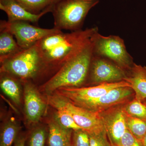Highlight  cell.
Instances as JSON below:
<instances>
[{
    "label": "cell",
    "mask_w": 146,
    "mask_h": 146,
    "mask_svg": "<svg viewBox=\"0 0 146 146\" xmlns=\"http://www.w3.org/2000/svg\"><path fill=\"white\" fill-rule=\"evenodd\" d=\"M22 49L10 32L0 28V62L16 54Z\"/></svg>",
    "instance_id": "obj_17"
},
{
    "label": "cell",
    "mask_w": 146,
    "mask_h": 146,
    "mask_svg": "<svg viewBox=\"0 0 146 146\" xmlns=\"http://www.w3.org/2000/svg\"><path fill=\"white\" fill-rule=\"evenodd\" d=\"M127 72L111 60L93 55L87 81L96 85L125 81ZM87 82V81H86Z\"/></svg>",
    "instance_id": "obj_9"
},
{
    "label": "cell",
    "mask_w": 146,
    "mask_h": 146,
    "mask_svg": "<svg viewBox=\"0 0 146 146\" xmlns=\"http://www.w3.org/2000/svg\"><path fill=\"white\" fill-rule=\"evenodd\" d=\"M143 102L144 103V104H145V105L146 106V99L145 100H144Z\"/></svg>",
    "instance_id": "obj_29"
},
{
    "label": "cell",
    "mask_w": 146,
    "mask_h": 146,
    "mask_svg": "<svg viewBox=\"0 0 146 146\" xmlns=\"http://www.w3.org/2000/svg\"><path fill=\"white\" fill-rule=\"evenodd\" d=\"M94 54L111 60L127 72L134 63L133 58L128 52L123 39L117 35L104 36L95 33L91 38Z\"/></svg>",
    "instance_id": "obj_5"
},
{
    "label": "cell",
    "mask_w": 146,
    "mask_h": 146,
    "mask_svg": "<svg viewBox=\"0 0 146 146\" xmlns=\"http://www.w3.org/2000/svg\"><path fill=\"white\" fill-rule=\"evenodd\" d=\"M48 130L49 146H70L72 130L62 127L55 118L50 120Z\"/></svg>",
    "instance_id": "obj_15"
},
{
    "label": "cell",
    "mask_w": 146,
    "mask_h": 146,
    "mask_svg": "<svg viewBox=\"0 0 146 146\" xmlns=\"http://www.w3.org/2000/svg\"><path fill=\"white\" fill-rule=\"evenodd\" d=\"M125 115L127 129L141 142L146 134V121Z\"/></svg>",
    "instance_id": "obj_21"
},
{
    "label": "cell",
    "mask_w": 146,
    "mask_h": 146,
    "mask_svg": "<svg viewBox=\"0 0 146 146\" xmlns=\"http://www.w3.org/2000/svg\"><path fill=\"white\" fill-rule=\"evenodd\" d=\"M70 146H72V144H71V145Z\"/></svg>",
    "instance_id": "obj_31"
},
{
    "label": "cell",
    "mask_w": 146,
    "mask_h": 146,
    "mask_svg": "<svg viewBox=\"0 0 146 146\" xmlns=\"http://www.w3.org/2000/svg\"><path fill=\"white\" fill-rule=\"evenodd\" d=\"M100 0H60L53 6V28L62 31L82 30L89 11Z\"/></svg>",
    "instance_id": "obj_4"
},
{
    "label": "cell",
    "mask_w": 146,
    "mask_h": 146,
    "mask_svg": "<svg viewBox=\"0 0 146 146\" xmlns=\"http://www.w3.org/2000/svg\"><path fill=\"white\" fill-rule=\"evenodd\" d=\"M55 109L56 112L55 118L62 127L73 131L82 129L77 124L72 115L66 110L60 108Z\"/></svg>",
    "instance_id": "obj_22"
},
{
    "label": "cell",
    "mask_w": 146,
    "mask_h": 146,
    "mask_svg": "<svg viewBox=\"0 0 146 146\" xmlns=\"http://www.w3.org/2000/svg\"><path fill=\"white\" fill-rule=\"evenodd\" d=\"M142 146H146V134L141 141Z\"/></svg>",
    "instance_id": "obj_28"
},
{
    "label": "cell",
    "mask_w": 146,
    "mask_h": 146,
    "mask_svg": "<svg viewBox=\"0 0 146 146\" xmlns=\"http://www.w3.org/2000/svg\"><path fill=\"white\" fill-rule=\"evenodd\" d=\"M20 127L13 118L3 125L0 135V146H12L18 136Z\"/></svg>",
    "instance_id": "obj_18"
},
{
    "label": "cell",
    "mask_w": 146,
    "mask_h": 146,
    "mask_svg": "<svg viewBox=\"0 0 146 146\" xmlns=\"http://www.w3.org/2000/svg\"><path fill=\"white\" fill-rule=\"evenodd\" d=\"M112 146H116V145H112Z\"/></svg>",
    "instance_id": "obj_30"
},
{
    "label": "cell",
    "mask_w": 146,
    "mask_h": 146,
    "mask_svg": "<svg viewBox=\"0 0 146 146\" xmlns=\"http://www.w3.org/2000/svg\"><path fill=\"white\" fill-rule=\"evenodd\" d=\"M135 94L130 86H123L112 89L94 101L84 106L83 108L94 112H103L131 100Z\"/></svg>",
    "instance_id": "obj_11"
},
{
    "label": "cell",
    "mask_w": 146,
    "mask_h": 146,
    "mask_svg": "<svg viewBox=\"0 0 146 146\" xmlns=\"http://www.w3.org/2000/svg\"><path fill=\"white\" fill-rule=\"evenodd\" d=\"M49 104L54 108H62L69 112L77 124L89 134L104 131V125L100 113L77 106L55 94L48 97Z\"/></svg>",
    "instance_id": "obj_6"
},
{
    "label": "cell",
    "mask_w": 146,
    "mask_h": 146,
    "mask_svg": "<svg viewBox=\"0 0 146 146\" xmlns=\"http://www.w3.org/2000/svg\"><path fill=\"white\" fill-rule=\"evenodd\" d=\"M130 86L125 81L105 83L86 87H63L58 89L55 94L63 97L73 104L83 107L94 101L114 88Z\"/></svg>",
    "instance_id": "obj_7"
},
{
    "label": "cell",
    "mask_w": 146,
    "mask_h": 146,
    "mask_svg": "<svg viewBox=\"0 0 146 146\" xmlns=\"http://www.w3.org/2000/svg\"><path fill=\"white\" fill-rule=\"evenodd\" d=\"M0 86L5 94L17 105L21 103L20 81H22L8 73L1 72Z\"/></svg>",
    "instance_id": "obj_16"
},
{
    "label": "cell",
    "mask_w": 146,
    "mask_h": 146,
    "mask_svg": "<svg viewBox=\"0 0 146 146\" xmlns=\"http://www.w3.org/2000/svg\"><path fill=\"white\" fill-rule=\"evenodd\" d=\"M24 91L25 113L27 121L31 124L36 123L44 113L46 104L31 82H24Z\"/></svg>",
    "instance_id": "obj_12"
},
{
    "label": "cell",
    "mask_w": 146,
    "mask_h": 146,
    "mask_svg": "<svg viewBox=\"0 0 146 146\" xmlns=\"http://www.w3.org/2000/svg\"><path fill=\"white\" fill-rule=\"evenodd\" d=\"M0 9L7 15L9 22L22 21L36 23L46 13L51 12L52 8L49 9L39 14L29 12L16 0H0Z\"/></svg>",
    "instance_id": "obj_13"
},
{
    "label": "cell",
    "mask_w": 146,
    "mask_h": 146,
    "mask_svg": "<svg viewBox=\"0 0 146 146\" xmlns=\"http://www.w3.org/2000/svg\"><path fill=\"white\" fill-rule=\"evenodd\" d=\"M91 146H112L106 131L95 134H89Z\"/></svg>",
    "instance_id": "obj_25"
},
{
    "label": "cell",
    "mask_w": 146,
    "mask_h": 146,
    "mask_svg": "<svg viewBox=\"0 0 146 146\" xmlns=\"http://www.w3.org/2000/svg\"><path fill=\"white\" fill-rule=\"evenodd\" d=\"M119 146H142L141 141L137 139L128 129L123 134Z\"/></svg>",
    "instance_id": "obj_26"
},
{
    "label": "cell",
    "mask_w": 146,
    "mask_h": 146,
    "mask_svg": "<svg viewBox=\"0 0 146 146\" xmlns=\"http://www.w3.org/2000/svg\"><path fill=\"white\" fill-rule=\"evenodd\" d=\"M123 108L127 115L146 121V106L135 97L123 105Z\"/></svg>",
    "instance_id": "obj_20"
},
{
    "label": "cell",
    "mask_w": 146,
    "mask_h": 146,
    "mask_svg": "<svg viewBox=\"0 0 146 146\" xmlns=\"http://www.w3.org/2000/svg\"><path fill=\"white\" fill-rule=\"evenodd\" d=\"M1 73H8L22 81H30L45 72V67L37 42L1 63Z\"/></svg>",
    "instance_id": "obj_3"
},
{
    "label": "cell",
    "mask_w": 146,
    "mask_h": 146,
    "mask_svg": "<svg viewBox=\"0 0 146 146\" xmlns=\"http://www.w3.org/2000/svg\"><path fill=\"white\" fill-rule=\"evenodd\" d=\"M123 105L100 113L105 130L112 146L119 145L121 138L127 129Z\"/></svg>",
    "instance_id": "obj_10"
},
{
    "label": "cell",
    "mask_w": 146,
    "mask_h": 146,
    "mask_svg": "<svg viewBox=\"0 0 146 146\" xmlns=\"http://www.w3.org/2000/svg\"><path fill=\"white\" fill-rule=\"evenodd\" d=\"M71 144L72 146H91L89 133L82 129L73 131Z\"/></svg>",
    "instance_id": "obj_24"
},
{
    "label": "cell",
    "mask_w": 146,
    "mask_h": 146,
    "mask_svg": "<svg viewBox=\"0 0 146 146\" xmlns=\"http://www.w3.org/2000/svg\"><path fill=\"white\" fill-rule=\"evenodd\" d=\"M46 136V131L44 127L36 128L31 133L29 146H45Z\"/></svg>",
    "instance_id": "obj_23"
},
{
    "label": "cell",
    "mask_w": 146,
    "mask_h": 146,
    "mask_svg": "<svg viewBox=\"0 0 146 146\" xmlns=\"http://www.w3.org/2000/svg\"><path fill=\"white\" fill-rule=\"evenodd\" d=\"M0 28L5 29L12 33L22 49L32 46L45 37L62 31L54 28H42L33 25L29 22L22 21L9 22L1 20Z\"/></svg>",
    "instance_id": "obj_8"
},
{
    "label": "cell",
    "mask_w": 146,
    "mask_h": 146,
    "mask_svg": "<svg viewBox=\"0 0 146 146\" xmlns=\"http://www.w3.org/2000/svg\"><path fill=\"white\" fill-rule=\"evenodd\" d=\"M26 137L24 135L18 136L14 143V146H25Z\"/></svg>",
    "instance_id": "obj_27"
},
{
    "label": "cell",
    "mask_w": 146,
    "mask_h": 146,
    "mask_svg": "<svg viewBox=\"0 0 146 146\" xmlns=\"http://www.w3.org/2000/svg\"><path fill=\"white\" fill-rule=\"evenodd\" d=\"M124 80L133 89L135 98L142 102L146 99V66L134 63Z\"/></svg>",
    "instance_id": "obj_14"
},
{
    "label": "cell",
    "mask_w": 146,
    "mask_h": 146,
    "mask_svg": "<svg viewBox=\"0 0 146 146\" xmlns=\"http://www.w3.org/2000/svg\"><path fill=\"white\" fill-rule=\"evenodd\" d=\"M26 10L38 14L50 8L60 0H16Z\"/></svg>",
    "instance_id": "obj_19"
},
{
    "label": "cell",
    "mask_w": 146,
    "mask_h": 146,
    "mask_svg": "<svg viewBox=\"0 0 146 146\" xmlns=\"http://www.w3.org/2000/svg\"><path fill=\"white\" fill-rule=\"evenodd\" d=\"M97 32H98L97 27L71 31L70 33H64L62 31L37 42L46 72L54 69V74L56 73Z\"/></svg>",
    "instance_id": "obj_1"
},
{
    "label": "cell",
    "mask_w": 146,
    "mask_h": 146,
    "mask_svg": "<svg viewBox=\"0 0 146 146\" xmlns=\"http://www.w3.org/2000/svg\"><path fill=\"white\" fill-rule=\"evenodd\" d=\"M93 55V44L91 38L41 86V90L50 96L59 88L78 87L86 83Z\"/></svg>",
    "instance_id": "obj_2"
}]
</instances>
